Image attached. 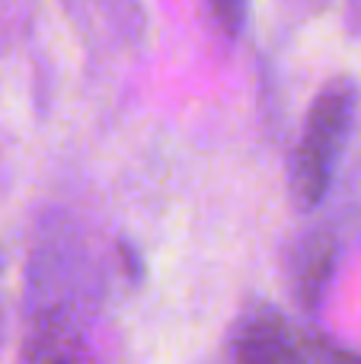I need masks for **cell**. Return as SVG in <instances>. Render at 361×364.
<instances>
[{
  "label": "cell",
  "instance_id": "1",
  "mask_svg": "<svg viewBox=\"0 0 361 364\" xmlns=\"http://www.w3.org/2000/svg\"><path fill=\"white\" fill-rule=\"evenodd\" d=\"M358 109V87L349 77L330 80L317 93L307 125L301 134L298 154L291 166V192L301 208H317L323 201L326 188L333 182L336 164L345 151V141L352 134V119Z\"/></svg>",
  "mask_w": 361,
  "mask_h": 364
},
{
  "label": "cell",
  "instance_id": "2",
  "mask_svg": "<svg viewBox=\"0 0 361 364\" xmlns=\"http://www.w3.org/2000/svg\"><path fill=\"white\" fill-rule=\"evenodd\" d=\"M240 364H311V339H301L279 314H256L234 342Z\"/></svg>",
  "mask_w": 361,
  "mask_h": 364
},
{
  "label": "cell",
  "instance_id": "3",
  "mask_svg": "<svg viewBox=\"0 0 361 364\" xmlns=\"http://www.w3.org/2000/svg\"><path fill=\"white\" fill-rule=\"evenodd\" d=\"M330 259H333V246L330 243L311 246V250H307L304 265H301V275H298L301 297H304V304H317L320 291H323L326 278H330Z\"/></svg>",
  "mask_w": 361,
  "mask_h": 364
},
{
  "label": "cell",
  "instance_id": "4",
  "mask_svg": "<svg viewBox=\"0 0 361 364\" xmlns=\"http://www.w3.org/2000/svg\"><path fill=\"white\" fill-rule=\"evenodd\" d=\"M211 13H215L217 26H221L227 36H237L247 23V13H249V0H208Z\"/></svg>",
  "mask_w": 361,
  "mask_h": 364
},
{
  "label": "cell",
  "instance_id": "5",
  "mask_svg": "<svg viewBox=\"0 0 361 364\" xmlns=\"http://www.w3.org/2000/svg\"><path fill=\"white\" fill-rule=\"evenodd\" d=\"M311 364H361V355L343 352V348H330L320 346V342H311Z\"/></svg>",
  "mask_w": 361,
  "mask_h": 364
},
{
  "label": "cell",
  "instance_id": "6",
  "mask_svg": "<svg viewBox=\"0 0 361 364\" xmlns=\"http://www.w3.org/2000/svg\"><path fill=\"white\" fill-rule=\"evenodd\" d=\"M345 26L349 32L361 36V0H345Z\"/></svg>",
  "mask_w": 361,
  "mask_h": 364
}]
</instances>
